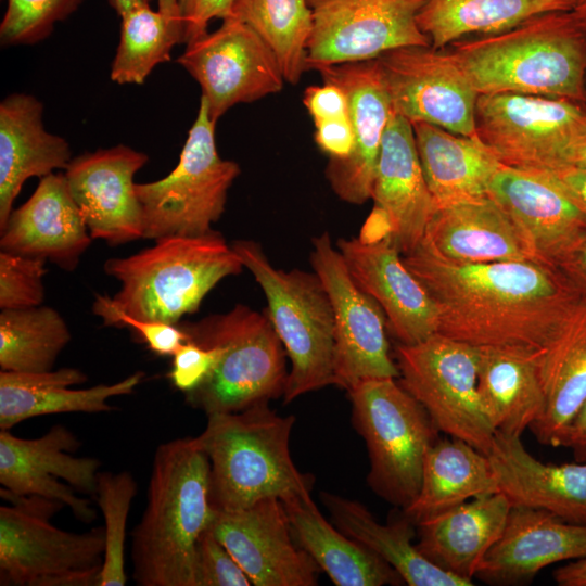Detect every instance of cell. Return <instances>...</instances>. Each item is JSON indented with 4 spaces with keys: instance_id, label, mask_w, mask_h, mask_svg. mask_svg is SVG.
<instances>
[{
    "instance_id": "1",
    "label": "cell",
    "mask_w": 586,
    "mask_h": 586,
    "mask_svg": "<svg viewBox=\"0 0 586 586\" xmlns=\"http://www.w3.org/2000/svg\"><path fill=\"white\" fill-rule=\"evenodd\" d=\"M402 256L435 303L437 333L476 347L542 349L582 298L539 260L457 264L421 245Z\"/></svg>"
},
{
    "instance_id": "2",
    "label": "cell",
    "mask_w": 586,
    "mask_h": 586,
    "mask_svg": "<svg viewBox=\"0 0 586 586\" xmlns=\"http://www.w3.org/2000/svg\"><path fill=\"white\" fill-rule=\"evenodd\" d=\"M209 460L195 437L157 446L146 506L131 532L138 586H196V546L211 526Z\"/></svg>"
},
{
    "instance_id": "3",
    "label": "cell",
    "mask_w": 586,
    "mask_h": 586,
    "mask_svg": "<svg viewBox=\"0 0 586 586\" xmlns=\"http://www.w3.org/2000/svg\"><path fill=\"white\" fill-rule=\"evenodd\" d=\"M448 48L477 94L518 93L586 103V37L571 11L537 15Z\"/></svg>"
},
{
    "instance_id": "4",
    "label": "cell",
    "mask_w": 586,
    "mask_h": 586,
    "mask_svg": "<svg viewBox=\"0 0 586 586\" xmlns=\"http://www.w3.org/2000/svg\"><path fill=\"white\" fill-rule=\"evenodd\" d=\"M293 415L281 416L269 402L244 410L207 416L196 441L209 460V500L215 510L235 511L268 498L310 493L313 476L293 462Z\"/></svg>"
},
{
    "instance_id": "5",
    "label": "cell",
    "mask_w": 586,
    "mask_h": 586,
    "mask_svg": "<svg viewBox=\"0 0 586 586\" xmlns=\"http://www.w3.org/2000/svg\"><path fill=\"white\" fill-rule=\"evenodd\" d=\"M243 264L221 233L171 235L152 246L105 260V273L120 283L111 297L124 313L149 321L178 324L196 311L222 279L242 272Z\"/></svg>"
},
{
    "instance_id": "6",
    "label": "cell",
    "mask_w": 586,
    "mask_h": 586,
    "mask_svg": "<svg viewBox=\"0 0 586 586\" xmlns=\"http://www.w3.org/2000/svg\"><path fill=\"white\" fill-rule=\"evenodd\" d=\"M178 324L187 341L216 346L220 353L201 385L184 394L192 408L207 417L283 396L288 356L266 313L237 304L226 313Z\"/></svg>"
},
{
    "instance_id": "7",
    "label": "cell",
    "mask_w": 586,
    "mask_h": 586,
    "mask_svg": "<svg viewBox=\"0 0 586 586\" xmlns=\"http://www.w3.org/2000/svg\"><path fill=\"white\" fill-rule=\"evenodd\" d=\"M231 247L262 288L266 314L290 359L283 402L333 384L334 317L320 278L273 267L256 241L235 240Z\"/></svg>"
},
{
    "instance_id": "8",
    "label": "cell",
    "mask_w": 586,
    "mask_h": 586,
    "mask_svg": "<svg viewBox=\"0 0 586 586\" xmlns=\"http://www.w3.org/2000/svg\"><path fill=\"white\" fill-rule=\"evenodd\" d=\"M347 393L353 426L368 450V485L403 510L419 492L425 453L440 431L395 378L367 380Z\"/></svg>"
},
{
    "instance_id": "9",
    "label": "cell",
    "mask_w": 586,
    "mask_h": 586,
    "mask_svg": "<svg viewBox=\"0 0 586 586\" xmlns=\"http://www.w3.org/2000/svg\"><path fill=\"white\" fill-rule=\"evenodd\" d=\"M215 125L208 103L201 97L176 167L160 180L136 183L143 239L203 235L222 216L228 190L241 169L234 161L219 156Z\"/></svg>"
},
{
    "instance_id": "10",
    "label": "cell",
    "mask_w": 586,
    "mask_h": 586,
    "mask_svg": "<svg viewBox=\"0 0 586 586\" xmlns=\"http://www.w3.org/2000/svg\"><path fill=\"white\" fill-rule=\"evenodd\" d=\"M400 385L426 410L440 432L487 454L495 430L477 391L479 347L434 333L396 344Z\"/></svg>"
},
{
    "instance_id": "11",
    "label": "cell",
    "mask_w": 586,
    "mask_h": 586,
    "mask_svg": "<svg viewBox=\"0 0 586 586\" xmlns=\"http://www.w3.org/2000/svg\"><path fill=\"white\" fill-rule=\"evenodd\" d=\"M50 519L14 505L0 507V584L98 586L104 526L73 533L53 526Z\"/></svg>"
},
{
    "instance_id": "12",
    "label": "cell",
    "mask_w": 586,
    "mask_h": 586,
    "mask_svg": "<svg viewBox=\"0 0 586 586\" xmlns=\"http://www.w3.org/2000/svg\"><path fill=\"white\" fill-rule=\"evenodd\" d=\"M586 122V103L518 93L479 94L477 137L507 167L549 170L565 164Z\"/></svg>"
},
{
    "instance_id": "13",
    "label": "cell",
    "mask_w": 586,
    "mask_h": 586,
    "mask_svg": "<svg viewBox=\"0 0 586 586\" xmlns=\"http://www.w3.org/2000/svg\"><path fill=\"white\" fill-rule=\"evenodd\" d=\"M311 246L310 264L333 309V385L349 391L367 380L398 379L382 308L354 281L329 232L313 238Z\"/></svg>"
},
{
    "instance_id": "14",
    "label": "cell",
    "mask_w": 586,
    "mask_h": 586,
    "mask_svg": "<svg viewBox=\"0 0 586 586\" xmlns=\"http://www.w3.org/2000/svg\"><path fill=\"white\" fill-rule=\"evenodd\" d=\"M428 0H308L313 31L307 69L365 62L403 47L431 42L418 24Z\"/></svg>"
},
{
    "instance_id": "15",
    "label": "cell",
    "mask_w": 586,
    "mask_h": 586,
    "mask_svg": "<svg viewBox=\"0 0 586 586\" xmlns=\"http://www.w3.org/2000/svg\"><path fill=\"white\" fill-rule=\"evenodd\" d=\"M177 63L199 82L214 122L235 104L280 92L285 82L272 51L249 25L233 17L187 43Z\"/></svg>"
},
{
    "instance_id": "16",
    "label": "cell",
    "mask_w": 586,
    "mask_h": 586,
    "mask_svg": "<svg viewBox=\"0 0 586 586\" xmlns=\"http://www.w3.org/2000/svg\"><path fill=\"white\" fill-rule=\"evenodd\" d=\"M393 112L411 124L428 123L462 136H476L479 94L448 52L403 47L375 59Z\"/></svg>"
},
{
    "instance_id": "17",
    "label": "cell",
    "mask_w": 586,
    "mask_h": 586,
    "mask_svg": "<svg viewBox=\"0 0 586 586\" xmlns=\"http://www.w3.org/2000/svg\"><path fill=\"white\" fill-rule=\"evenodd\" d=\"M80 446L76 434L63 424H54L37 438H21L1 430V487L14 495L61 501L79 521L93 522L95 510L75 491L94 496L101 461L73 456Z\"/></svg>"
},
{
    "instance_id": "18",
    "label": "cell",
    "mask_w": 586,
    "mask_h": 586,
    "mask_svg": "<svg viewBox=\"0 0 586 586\" xmlns=\"http://www.w3.org/2000/svg\"><path fill=\"white\" fill-rule=\"evenodd\" d=\"M209 528L252 585H317L320 569L294 539L281 499L268 497L235 511L215 510Z\"/></svg>"
},
{
    "instance_id": "19",
    "label": "cell",
    "mask_w": 586,
    "mask_h": 586,
    "mask_svg": "<svg viewBox=\"0 0 586 586\" xmlns=\"http://www.w3.org/2000/svg\"><path fill=\"white\" fill-rule=\"evenodd\" d=\"M336 247L357 285L382 308L398 344H416L437 332L435 303L406 267L390 231L339 239Z\"/></svg>"
},
{
    "instance_id": "20",
    "label": "cell",
    "mask_w": 586,
    "mask_h": 586,
    "mask_svg": "<svg viewBox=\"0 0 586 586\" xmlns=\"http://www.w3.org/2000/svg\"><path fill=\"white\" fill-rule=\"evenodd\" d=\"M313 71L345 92L354 132L351 154L329 160L326 178L341 200L364 204L372 198L382 139L393 113L379 64L371 60L319 65Z\"/></svg>"
},
{
    "instance_id": "21",
    "label": "cell",
    "mask_w": 586,
    "mask_h": 586,
    "mask_svg": "<svg viewBox=\"0 0 586 586\" xmlns=\"http://www.w3.org/2000/svg\"><path fill=\"white\" fill-rule=\"evenodd\" d=\"M145 153L118 144L71 160L65 178L92 239L120 245L143 239V217L135 175Z\"/></svg>"
},
{
    "instance_id": "22",
    "label": "cell",
    "mask_w": 586,
    "mask_h": 586,
    "mask_svg": "<svg viewBox=\"0 0 586 586\" xmlns=\"http://www.w3.org/2000/svg\"><path fill=\"white\" fill-rule=\"evenodd\" d=\"M488 196L511 217L539 262L555 266L558 256L586 231V208L547 170L504 165Z\"/></svg>"
},
{
    "instance_id": "23",
    "label": "cell",
    "mask_w": 586,
    "mask_h": 586,
    "mask_svg": "<svg viewBox=\"0 0 586 586\" xmlns=\"http://www.w3.org/2000/svg\"><path fill=\"white\" fill-rule=\"evenodd\" d=\"M582 558H586V524L545 510L511 507L500 537L474 577L491 585H522L546 566Z\"/></svg>"
},
{
    "instance_id": "24",
    "label": "cell",
    "mask_w": 586,
    "mask_h": 586,
    "mask_svg": "<svg viewBox=\"0 0 586 586\" xmlns=\"http://www.w3.org/2000/svg\"><path fill=\"white\" fill-rule=\"evenodd\" d=\"M0 251L51 262L73 271L92 238L63 174H50L13 208L0 229Z\"/></svg>"
},
{
    "instance_id": "25",
    "label": "cell",
    "mask_w": 586,
    "mask_h": 586,
    "mask_svg": "<svg viewBox=\"0 0 586 586\" xmlns=\"http://www.w3.org/2000/svg\"><path fill=\"white\" fill-rule=\"evenodd\" d=\"M371 199L400 254L415 250L437 206L423 176L412 125L394 112L382 139Z\"/></svg>"
},
{
    "instance_id": "26",
    "label": "cell",
    "mask_w": 586,
    "mask_h": 586,
    "mask_svg": "<svg viewBox=\"0 0 586 586\" xmlns=\"http://www.w3.org/2000/svg\"><path fill=\"white\" fill-rule=\"evenodd\" d=\"M486 456L498 492L511 507L545 510L586 524V461L544 463L527 451L521 436L500 432H495Z\"/></svg>"
},
{
    "instance_id": "27",
    "label": "cell",
    "mask_w": 586,
    "mask_h": 586,
    "mask_svg": "<svg viewBox=\"0 0 586 586\" xmlns=\"http://www.w3.org/2000/svg\"><path fill=\"white\" fill-rule=\"evenodd\" d=\"M419 245L457 264L537 260L514 221L489 196L437 207Z\"/></svg>"
},
{
    "instance_id": "28",
    "label": "cell",
    "mask_w": 586,
    "mask_h": 586,
    "mask_svg": "<svg viewBox=\"0 0 586 586\" xmlns=\"http://www.w3.org/2000/svg\"><path fill=\"white\" fill-rule=\"evenodd\" d=\"M42 112L41 102L25 93L0 103V229L28 178L66 169L72 160L67 141L46 131Z\"/></svg>"
},
{
    "instance_id": "29",
    "label": "cell",
    "mask_w": 586,
    "mask_h": 586,
    "mask_svg": "<svg viewBox=\"0 0 586 586\" xmlns=\"http://www.w3.org/2000/svg\"><path fill=\"white\" fill-rule=\"evenodd\" d=\"M144 377L137 371L112 383L75 390L87 381L76 368L44 372L0 371V429L10 430L20 422L44 415L63 412H107L114 409L110 398L133 393Z\"/></svg>"
},
{
    "instance_id": "30",
    "label": "cell",
    "mask_w": 586,
    "mask_h": 586,
    "mask_svg": "<svg viewBox=\"0 0 586 586\" xmlns=\"http://www.w3.org/2000/svg\"><path fill=\"white\" fill-rule=\"evenodd\" d=\"M510 509L501 493L468 500L417 523V548L440 569L473 583L481 560L500 537Z\"/></svg>"
},
{
    "instance_id": "31",
    "label": "cell",
    "mask_w": 586,
    "mask_h": 586,
    "mask_svg": "<svg viewBox=\"0 0 586 586\" xmlns=\"http://www.w3.org/2000/svg\"><path fill=\"white\" fill-rule=\"evenodd\" d=\"M539 375L546 408L531 429L540 444L560 447L586 399V298L570 309L540 349Z\"/></svg>"
},
{
    "instance_id": "32",
    "label": "cell",
    "mask_w": 586,
    "mask_h": 586,
    "mask_svg": "<svg viewBox=\"0 0 586 586\" xmlns=\"http://www.w3.org/2000/svg\"><path fill=\"white\" fill-rule=\"evenodd\" d=\"M477 391L495 432L522 436L546 408L539 375L540 349L479 347Z\"/></svg>"
},
{
    "instance_id": "33",
    "label": "cell",
    "mask_w": 586,
    "mask_h": 586,
    "mask_svg": "<svg viewBox=\"0 0 586 586\" xmlns=\"http://www.w3.org/2000/svg\"><path fill=\"white\" fill-rule=\"evenodd\" d=\"M423 176L437 207L488 196L504 166L476 136H462L428 123H413Z\"/></svg>"
},
{
    "instance_id": "34",
    "label": "cell",
    "mask_w": 586,
    "mask_h": 586,
    "mask_svg": "<svg viewBox=\"0 0 586 586\" xmlns=\"http://www.w3.org/2000/svg\"><path fill=\"white\" fill-rule=\"evenodd\" d=\"M281 501L294 539L334 585L383 586L404 583L390 564L328 522L310 493Z\"/></svg>"
},
{
    "instance_id": "35",
    "label": "cell",
    "mask_w": 586,
    "mask_h": 586,
    "mask_svg": "<svg viewBox=\"0 0 586 586\" xmlns=\"http://www.w3.org/2000/svg\"><path fill=\"white\" fill-rule=\"evenodd\" d=\"M333 524L357 540L387 564L409 586H471L474 583L448 573L429 561L412 543L416 523L404 513L403 518L386 524L378 522L360 502L321 493Z\"/></svg>"
},
{
    "instance_id": "36",
    "label": "cell",
    "mask_w": 586,
    "mask_h": 586,
    "mask_svg": "<svg viewBox=\"0 0 586 586\" xmlns=\"http://www.w3.org/2000/svg\"><path fill=\"white\" fill-rule=\"evenodd\" d=\"M499 493L486 454L464 441H435L426 450L419 492L403 513L419 523L473 498Z\"/></svg>"
},
{
    "instance_id": "37",
    "label": "cell",
    "mask_w": 586,
    "mask_h": 586,
    "mask_svg": "<svg viewBox=\"0 0 586 586\" xmlns=\"http://www.w3.org/2000/svg\"><path fill=\"white\" fill-rule=\"evenodd\" d=\"M572 10L570 0H428L418 24L431 47L444 50L467 38L501 33L537 15Z\"/></svg>"
},
{
    "instance_id": "38",
    "label": "cell",
    "mask_w": 586,
    "mask_h": 586,
    "mask_svg": "<svg viewBox=\"0 0 586 586\" xmlns=\"http://www.w3.org/2000/svg\"><path fill=\"white\" fill-rule=\"evenodd\" d=\"M228 17L249 25L275 54L285 82L296 85L307 69L313 31L308 0H234Z\"/></svg>"
},
{
    "instance_id": "39",
    "label": "cell",
    "mask_w": 586,
    "mask_h": 586,
    "mask_svg": "<svg viewBox=\"0 0 586 586\" xmlns=\"http://www.w3.org/2000/svg\"><path fill=\"white\" fill-rule=\"evenodd\" d=\"M72 339L60 313L49 306L0 311V368L14 372L52 370Z\"/></svg>"
},
{
    "instance_id": "40",
    "label": "cell",
    "mask_w": 586,
    "mask_h": 586,
    "mask_svg": "<svg viewBox=\"0 0 586 586\" xmlns=\"http://www.w3.org/2000/svg\"><path fill=\"white\" fill-rule=\"evenodd\" d=\"M120 17V39L110 76L120 85H141L157 64L170 60L174 46L182 42L183 26L151 4L136 7Z\"/></svg>"
},
{
    "instance_id": "41",
    "label": "cell",
    "mask_w": 586,
    "mask_h": 586,
    "mask_svg": "<svg viewBox=\"0 0 586 586\" xmlns=\"http://www.w3.org/2000/svg\"><path fill=\"white\" fill-rule=\"evenodd\" d=\"M138 484L129 471H100L94 496L104 519L105 552L98 586H124L126 527Z\"/></svg>"
},
{
    "instance_id": "42",
    "label": "cell",
    "mask_w": 586,
    "mask_h": 586,
    "mask_svg": "<svg viewBox=\"0 0 586 586\" xmlns=\"http://www.w3.org/2000/svg\"><path fill=\"white\" fill-rule=\"evenodd\" d=\"M82 0H8L0 24L2 46L31 44L47 38L55 23L68 17Z\"/></svg>"
},
{
    "instance_id": "43",
    "label": "cell",
    "mask_w": 586,
    "mask_h": 586,
    "mask_svg": "<svg viewBox=\"0 0 586 586\" xmlns=\"http://www.w3.org/2000/svg\"><path fill=\"white\" fill-rule=\"evenodd\" d=\"M46 260L0 251V309L42 305Z\"/></svg>"
},
{
    "instance_id": "44",
    "label": "cell",
    "mask_w": 586,
    "mask_h": 586,
    "mask_svg": "<svg viewBox=\"0 0 586 586\" xmlns=\"http://www.w3.org/2000/svg\"><path fill=\"white\" fill-rule=\"evenodd\" d=\"M92 313L103 320V324L114 328L129 327L143 343L158 356H173L187 341V334L179 324L149 321L135 318L117 308L109 295L95 294Z\"/></svg>"
},
{
    "instance_id": "45",
    "label": "cell",
    "mask_w": 586,
    "mask_h": 586,
    "mask_svg": "<svg viewBox=\"0 0 586 586\" xmlns=\"http://www.w3.org/2000/svg\"><path fill=\"white\" fill-rule=\"evenodd\" d=\"M250 578L211 528L196 546V586H250Z\"/></svg>"
},
{
    "instance_id": "46",
    "label": "cell",
    "mask_w": 586,
    "mask_h": 586,
    "mask_svg": "<svg viewBox=\"0 0 586 586\" xmlns=\"http://www.w3.org/2000/svg\"><path fill=\"white\" fill-rule=\"evenodd\" d=\"M219 354L216 346H201L186 341L173 355L168 374L171 384L183 394L193 391L213 370Z\"/></svg>"
},
{
    "instance_id": "47",
    "label": "cell",
    "mask_w": 586,
    "mask_h": 586,
    "mask_svg": "<svg viewBox=\"0 0 586 586\" xmlns=\"http://www.w3.org/2000/svg\"><path fill=\"white\" fill-rule=\"evenodd\" d=\"M234 0H177L186 44L207 33L213 18L229 16Z\"/></svg>"
},
{
    "instance_id": "48",
    "label": "cell",
    "mask_w": 586,
    "mask_h": 586,
    "mask_svg": "<svg viewBox=\"0 0 586 586\" xmlns=\"http://www.w3.org/2000/svg\"><path fill=\"white\" fill-rule=\"evenodd\" d=\"M303 104L314 123L349 116L345 92L331 82L307 87L303 94Z\"/></svg>"
},
{
    "instance_id": "49",
    "label": "cell",
    "mask_w": 586,
    "mask_h": 586,
    "mask_svg": "<svg viewBox=\"0 0 586 586\" xmlns=\"http://www.w3.org/2000/svg\"><path fill=\"white\" fill-rule=\"evenodd\" d=\"M315 142L329 160L346 158L354 145L351 117L333 118L314 123Z\"/></svg>"
},
{
    "instance_id": "50",
    "label": "cell",
    "mask_w": 586,
    "mask_h": 586,
    "mask_svg": "<svg viewBox=\"0 0 586 586\" xmlns=\"http://www.w3.org/2000/svg\"><path fill=\"white\" fill-rule=\"evenodd\" d=\"M555 267L586 298V231L558 256Z\"/></svg>"
},
{
    "instance_id": "51",
    "label": "cell",
    "mask_w": 586,
    "mask_h": 586,
    "mask_svg": "<svg viewBox=\"0 0 586 586\" xmlns=\"http://www.w3.org/2000/svg\"><path fill=\"white\" fill-rule=\"evenodd\" d=\"M560 447L570 448L576 461H586V399L568 425Z\"/></svg>"
},
{
    "instance_id": "52",
    "label": "cell",
    "mask_w": 586,
    "mask_h": 586,
    "mask_svg": "<svg viewBox=\"0 0 586 586\" xmlns=\"http://www.w3.org/2000/svg\"><path fill=\"white\" fill-rule=\"evenodd\" d=\"M547 171L586 208L585 169L563 164Z\"/></svg>"
},
{
    "instance_id": "53",
    "label": "cell",
    "mask_w": 586,
    "mask_h": 586,
    "mask_svg": "<svg viewBox=\"0 0 586 586\" xmlns=\"http://www.w3.org/2000/svg\"><path fill=\"white\" fill-rule=\"evenodd\" d=\"M553 578L560 586H586V558L559 566L553 572Z\"/></svg>"
},
{
    "instance_id": "54",
    "label": "cell",
    "mask_w": 586,
    "mask_h": 586,
    "mask_svg": "<svg viewBox=\"0 0 586 586\" xmlns=\"http://www.w3.org/2000/svg\"><path fill=\"white\" fill-rule=\"evenodd\" d=\"M565 164L586 170V122L568 151Z\"/></svg>"
},
{
    "instance_id": "55",
    "label": "cell",
    "mask_w": 586,
    "mask_h": 586,
    "mask_svg": "<svg viewBox=\"0 0 586 586\" xmlns=\"http://www.w3.org/2000/svg\"><path fill=\"white\" fill-rule=\"evenodd\" d=\"M152 0H109L111 7L122 16L127 11L139 7L151 4Z\"/></svg>"
},
{
    "instance_id": "56",
    "label": "cell",
    "mask_w": 586,
    "mask_h": 586,
    "mask_svg": "<svg viewBox=\"0 0 586 586\" xmlns=\"http://www.w3.org/2000/svg\"><path fill=\"white\" fill-rule=\"evenodd\" d=\"M157 10L166 16L180 21V14L177 5V0H157ZM182 23V22H181ZM183 26V25H182Z\"/></svg>"
},
{
    "instance_id": "57",
    "label": "cell",
    "mask_w": 586,
    "mask_h": 586,
    "mask_svg": "<svg viewBox=\"0 0 586 586\" xmlns=\"http://www.w3.org/2000/svg\"><path fill=\"white\" fill-rule=\"evenodd\" d=\"M571 12L578 27L586 37V3L574 8Z\"/></svg>"
},
{
    "instance_id": "58",
    "label": "cell",
    "mask_w": 586,
    "mask_h": 586,
    "mask_svg": "<svg viewBox=\"0 0 586 586\" xmlns=\"http://www.w3.org/2000/svg\"><path fill=\"white\" fill-rule=\"evenodd\" d=\"M570 1H571L572 5H573V9L586 3V0H570Z\"/></svg>"
}]
</instances>
